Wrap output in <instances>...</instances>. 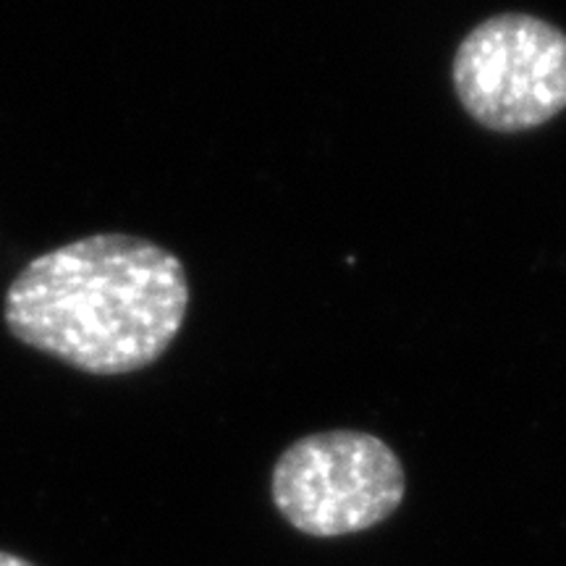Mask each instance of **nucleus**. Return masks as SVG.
I'll list each match as a JSON object with an SVG mask.
<instances>
[{
  "mask_svg": "<svg viewBox=\"0 0 566 566\" xmlns=\"http://www.w3.org/2000/svg\"><path fill=\"white\" fill-rule=\"evenodd\" d=\"M189 310L181 260L166 247L95 233L34 258L6 294L13 338L92 375L153 365Z\"/></svg>",
  "mask_w": 566,
  "mask_h": 566,
  "instance_id": "f257e3e1",
  "label": "nucleus"
},
{
  "mask_svg": "<svg viewBox=\"0 0 566 566\" xmlns=\"http://www.w3.org/2000/svg\"><path fill=\"white\" fill-rule=\"evenodd\" d=\"M407 491L405 467L380 438L359 430L304 436L273 467V504L313 537L363 533L388 520Z\"/></svg>",
  "mask_w": 566,
  "mask_h": 566,
  "instance_id": "f03ea898",
  "label": "nucleus"
},
{
  "mask_svg": "<svg viewBox=\"0 0 566 566\" xmlns=\"http://www.w3.org/2000/svg\"><path fill=\"white\" fill-rule=\"evenodd\" d=\"M451 80L485 129H535L566 111V34L527 13H499L459 42Z\"/></svg>",
  "mask_w": 566,
  "mask_h": 566,
  "instance_id": "7ed1b4c3",
  "label": "nucleus"
},
{
  "mask_svg": "<svg viewBox=\"0 0 566 566\" xmlns=\"http://www.w3.org/2000/svg\"><path fill=\"white\" fill-rule=\"evenodd\" d=\"M0 566H34V564L24 562V558H19L13 554H3V551H0Z\"/></svg>",
  "mask_w": 566,
  "mask_h": 566,
  "instance_id": "20e7f679",
  "label": "nucleus"
}]
</instances>
